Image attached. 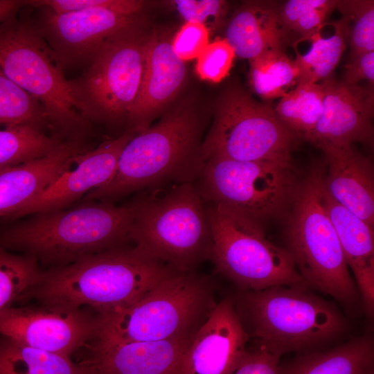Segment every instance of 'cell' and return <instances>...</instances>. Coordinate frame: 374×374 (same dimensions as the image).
Returning a JSON list of instances; mask_svg holds the SVG:
<instances>
[{"mask_svg": "<svg viewBox=\"0 0 374 374\" xmlns=\"http://www.w3.org/2000/svg\"><path fill=\"white\" fill-rule=\"evenodd\" d=\"M365 374H374V371H373V368L370 369L367 373H366Z\"/></svg>", "mask_w": 374, "mask_h": 374, "instance_id": "60d3db41", "label": "cell"}, {"mask_svg": "<svg viewBox=\"0 0 374 374\" xmlns=\"http://www.w3.org/2000/svg\"><path fill=\"white\" fill-rule=\"evenodd\" d=\"M215 294L210 277L180 273L128 307L100 316L98 337L123 341L191 340L216 306Z\"/></svg>", "mask_w": 374, "mask_h": 374, "instance_id": "ba28073f", "label": "cell"}, {"mask_svg": "<svg viewBox=\"0 0 374 374\" xmlns=\"http://www.w3.org/2000/svg\"><path fill=\"white\" fill-rule=\"evenodd\" d=\"M280 357L258 347L247 353L231 374H278Z\"/></svg>", "mask_w": 374, "mask_h": 374, "instance_id": "74e56055", "label": "cell"}, {"mask_svg": "<svg viewBox=\"0 0 374 374\" xmlns=\"http://www.w3.org/2000/svg\"><path fill=\"white\" fill-rule=\"evenodd\" d=\"M202 123L190 109H179L157 123L135 133L119 156L105 185L83 202H112L134 193L194 182L204 166Z\"/></svg>", "mask_w": 374, "mask_h": 374, "instance_id": "3957f363", "label": "cell"}, {"mask_svg": "<svg viewBox=\"0 0 374 374\" xmlns=\"http://www.w3.org/2000/svg\"><path fill=\"white\" fill-rule=\"evenodd\" d=\"M373 362V339L364 335L329 350L300 353L279 364L278 374H365Z\"/></svg>", "mask_w": 374, "mask_h": 374, "instance_id": "cb8c5ba5", "label": "cell"}, {"mask_svg": "<svg viewBox=\"0 0 374 374\" xmlns=\"http://www.w3.org/2000/svg\"><path fill=\"white\" fill-rule=\"evenodd\" d=\"M323 101L320 118L305 139L317 148L373 141V86L352 85L332 76L320 83Z\"/></svg>", "mask_w": 374, "mask_h": 374, "instance_id": "2e32d148", "label": "cell"}, {"mask_svg": "<svg viewBox=\"0 0 374 374\" xmlns=\"http://www.w3.org/2000/svg\"><path fill=\"white\" fill-rule=\"evenodd\" d=\"M209 44L206 26L186 22L172 40L173 50L183 61L197 58Z\"/></svg>", "mask_w": 374, "mask_h": 374, "instance_id": "d590c367", "label": "cell"}, {"mask_svg": "<svg viewBox=\"0 0 374 374\" xmlns=\"http://www.w3.org/2000/svg\"><path fill=\"white\" fill-rule=\"evenodd\" d=\"M348 20L352 56L374 51V1H337V8Z\"/></svg>", "mask_w": 374, "mask_h": 374, "instance_id": "d6a6232c", "label": "cell"}, {"mask_svg": "<svg viewBox=\"0 0 374 374\" xmlns=\"http://www.w3.org/2000/svg\"><path fill=\"white\" fill-rule=\"evenodd\" d=\"M135 133L127 129L119 136L104 141L96 148L80 154L73 168L72 166L62 172L39 195L1 222L66 208L90 191L103 186L112 177L123 148Z\"/></svg>", "mask_w": 374, "mask_h": 374, "instance_id": "9a60e30c", "label": "cell"}, {"mask_svg": "<svg viewBox=\"0 0 374 374\" xmlns=\"http://www.w3.org/2000/svg\"><path fill=\"white\" fill-rule=\"evenodd\" d=\"M18 14L0 24V71L42 105L52 135L87 142L92 125L79 113L60 62L32 21Z\"/></svg>", "mask_w": 374, "mask_h": 374, "instance_id": "8992f818", "label": "cell"}, {"mask_svg": "<svg viewBox=\"0 0 374 374\" xmlns=\"http://www.w3.org/2000/svg\"><path fill=\"white\" fill-rule=\"evenodd\" d=\"M323 101L320 83L296 84L280 98L274 111L287 129L305 141L320 118Z\"/></svg>", "mask_w": 374, "mask_h": 374, "instance_id": "83f0119b", "label": "cell"}, {"mask_svg": "<svg viewBox=\"0 0 374 374\" xmlns=\"http://www.w3.org/2000/svg\"><path fill=\"white\" fill-rule=\"evenodd\" d=\"M306 287L247 290L234 299L240 321L258 347L280 357L317 350L343 333L346 321L340 312Z\"/></svg>", "mask_w": 374, "mask_h": 374, "instance_id": "5b68a950", "label": "cell"}, {"mask_svg": "<svg viewBox=\"0 0 374 374\" xmlns=\"http://www.w3.org/2000/svg\"><path fill=\"white\" fill-rule=\"evenodd\" d=\"M235 57L233 49L225 39L215 40L197 58L196 72L202 80L219 82L229 75Z\"/></svg>", "mask_w": 374, "mask_h": 374, "instance_id": "e575fe53", "label": "cell"}, {"mask_svg": "<svg viewBox=\"0 0 374 374\" xmlns=\"http://www.w3.org/2000/svg\"><path fill=\"white\" fill-rule=\"evenodd\" d=\"M64 142L55 136L28 125L0 127V168L44 157Z\"/></svg>", "mask_w": 374, "mask_h": 374, "instance_id": "f1b7e54d", "label": "cell"}, {"mask_svg": "<svg viewBox=\"0 0 374 374\" xmlns=\"http://www.w3.org/2000/svg\"><path fill=\"white\" fill-rule=\"evenodd\" d=\"M299 141L270 105L257 101L241 88L232 87L217 103L202 152L204 161L218 157L293 163L292 153Z\"/></svg>", "mask_w": 374, "mask_h": 374, "instance_id": "8fae6325", "label": "cell"}, {"mask_svg": "<svg viewBox=\"0 0 374 374\" xmlns=\"http://www.w3.org/2000/svg\"><path fill=\"white\" fill-rule=\"evenodd\" d=\"M17 125L48 130L42 105L0 71V127Z\"/></svg>", "mask_w": 374, "mask_h": 374, "instance_id": "4dcf8cb0", "label": "cell"}, {"mask_svg": "<svg viewBox=\"0 0 374 374\" xmlns=\"http://www.w3.org/2000/svg\"><path fill=\"white\" fill-rule=\"evenodd\" d=\"M344 82L352 85L366 80L369 84H374V51L352 56L345 65Z\"/></svg>", "mask_w": 374, "mask_h": 374, "instance_id": "f35d334b", "label": "cell"}, {"mask_svg": "<svg viewBox=\"0 0 374 374\" xmlns=\"http://www.w3.org/2000/svg\"><path fill=\"white\" fill-rule=\"evenodd\" d=\"M323 202L353 271L367 315L374 310L373 227L335 201L323 184Z\"/></svg>", "mask_w": 374, "mask_h": 374, "instance_id": "7402d4cb", "label": "cell"}, {"mask_svg": "<svg viewBox=\"0 0 374 374\" xmlns=\"http://www.w3.org/2000/svg\"><path fill=\"white\" fill-rule=\"evenodd\" d=\"M127 204L86 201L72 208L0 222V247L33 256L47 269L130 244Z\"/></svg>", "mask_w": 374, "mask_h": 374, "instance_id": "7a4b0ae2", "label": "cell"}, {"mask_svg": "<svg viewBox=\"0 0 374 374\" xmlns=\"http://www.w3.org/2000/svg\"><path fill=\"white\" fill-rule=\"evenodd\" d=\"M249 338L234 299H222L190 341L180 374H231L248 353Z\"/></svg>", "mask_w": 374, "mask_h": 374, "instance_id": "e0dca14e", "label": "cell"}, {"mask_svg": "<svg viewBox=\"0 0 374 374\" xmlns=\"http://www.w3.org/2000/svg\"><path fill=\"white\" fill-rule=\"evenodd\" d=\"M300 181L294 163L212 157L193 184L204 203L263 224L287 219Z\"/></svg>", "mask_w": 374, "mask_h": 374, "instance_id": "9c48e42d", "label": "cell"}, {"mask_svg": "<svg viewBox=\"0 0 374 374\" xmlns=\"http://www.w3.org/2000/svg\"><path fill=\"white\" fill-rule=\"evenodd\" d=\"M36 9V8H35ZM31 20L54 52L63 70L87 64L110 38L137 24L136 15L96 8L56 14L39 8Z\"/></svg>", "mask_w": 374, "mask_h": 374, "instance_id": "5bb4252c", "label": "cell"}, {"mask_svg": "<svg viewBox=\"0 0 374 374\" xmlns=\"http://www.w3.org/2000/svg\"><path fill=\"white\" fill-rule=\"evenodd\" d=\"M26 7V0H0V24L17 15Z\"/></svg>", "mask_w": 374, "mask_h": 374, "instance_id": "ab89813d", "label": "cell"}, {"mask_svg": "<svg viewBox=\"0 0 374 374\" xmlns=\"http://www.w3.org/2000/svg\"><path fill=\"white\" fill-rule=\"evenodd\" d=\"M335 33L323 37L319 32L309 39L312 44L304 55L296 51L294 63L298 70L297 84L318 83L331 76L346 48L348 20L342 17L334 23Z\"/></svg>", "mask_w": 374, "mask_h": 374, "instance_id": "484cf974", "label": "cell"}, {"mask_svg": "<svg viewBox=\"0 0 374 374\" xmlns=\"http://www.w3.org/2000/svg\"><path fill=\"white\" fill-rule=\"evenodd\" d=\"M278 5L268 1H247L235 11L225 38L235 56L251 60L266 51H284L288 36L280 25Z\"/></svg>", "mask_w": 374, "mask_h": 374, "instance_id": "603a6c76", "label": "cell"}, {"mask_svg": "<svg viewBox=\"0 0 374 374\" xmlns=\"http://www.w3.org/2000/svg\"><path fill=\"white\" fill-rule=\"evenodd\" d=\"M325 169L317 162L301 179L286 219V249L307 286L350 308L358 292L323 202Z\"/></svg>", "mask_w": 374, "mask_h": 374, "instance_id": "52a82bcc", "label": "cell"}, {"mask_svg": "<svg viewBox=\"0 0 374 374\" xmlns=\"http://www.w3.org/2000/svg\"><path fill=\"white\" fill-rule=\"evenodd\" d=\"M87 142L65 141L48 154L16 166L0 168V222L39 195L70 168Z\"/></svg>", "mask_w": 374, "mask_h": 374, "instance_id": "44dd1931", "label": "cell"}, {"mask_svg": "<svg viewBox=\"0 0 374 374\" xmlns=\"http://www.w3.org/2000/svg\"><path fill=\"white\" fill-rule=\"evenodd\" d=\"M180 273L127 244L66 266L42 269L19 301L89 307L103 317L128 307L162 281Z\"/></svg>", "mask_w": 374, "mask_h": 374, "instance_id": "6da1fadb", "label": "cell"}, {"mask_svg": "<svg viewBox=\"0 0 374 374\" xmlns=\"http://www.w3.org/2000/svg\"><path fill=\"white\" fill-rule=\"evenodd\" d=\"M100 328V316L84 308L40 304L12 306L0 312L1 336L69 357L93 341Z\"/></svg>", "mask_w": 374, "mask_h": 374, "instance_id": "4fadbf2b", "label": "cell"}, {"mask_svg": "<svg viewBox=\"0 0 374 374\" xmlns=\"http://www.w3.org/2000/svg\"><path fill=\"white\" fill-rule=\"evenodd\" d=\"M0 374H87L69 357L43 351L0 335Z\"/></svg>", "mask_w": 374, "mask_h": 374, "instance_id": "d4e9b609", "label": "cell"}, {"mask_svg": "<svg viewBox=\"0 0 374 374\" xmlns=\"http://www.w3.org/2000/svg\"><path fill=\"white\" fill-rule=\"evenodd\" d=\"M27 7L45 8L56 14L68 13L96 8H105L118 12L136 15L145 2L139 0H26Z\"/></svg>", "mask_w": 374, "mask_h": 374, "instance_id": "836d02e7", "label": "cell"}, {"mask_svg": "<svg viewBox=\"0 0 374 374\" xmlns=\"http://www.w3.org/2000/svg\"><path fill=\"white\" fill-rule=\"evenodd\" d=\"M149 36L138 24L107 40L69 83L81 116L89 123H127L140 89Z\"/></svg>", "mask_w": 374, "mask_h": 374, "instance_id": "30bf717a", "label": "cell"}, {"mask_svg": "<svg viewBox=\"0 0 374 374\" xmlns=\"http://www.w3.org/2000/svg\"><path fill=\"white\" fill-rule=\"evenodd\" d=\"M325 155L324 188L340 205L374 227V171L371 160L347 146L320 148Z\"/></svg>", "mask_w": 374, "mask_h": 374, "instance_id": "ffe728a7", "label": "cell"}, {"mask_svg": "<svg viewBox=\"0 0 374 374\" xmlns=\"http://www.w3.org/2000/svg\"><path fill=\"white\" fill-rule=\"evenodd\" d=\"M204 204L213 236L211 260L217 273L243 291L306 285L289 251L267 238L263 224Z\"/></svg>", "mask_w": 374, "mask_h": 374, "instance_id": "7c38bea8", "label": "cell"}, {"mask_svg": "<svg viewBox=\"0 0 374 374\" xmlns=\"http://www.w3.org/2000/svg\"><path fill=\"white\" fill-rule=\"evenodd\" d=\"M186 76V67L175 53L172 41L163 34L148 37L141 83L129 112L127 129L140 132L177 94Z\"/></svg>", "mask_w": 374, "mask_h": 374, "instance_id": "d6986e66", "label": "cell"}, {"mask_svg": "<svg viewBox=\"0 0 374 374\" xmlns=\"http://www.w3.org/2000/svg\"><path fill=\"white\" fill-rule=\"evenodd\" d=\"M337 5L332 0H289L278 5L279 21L288 37L294 33L309 39L321 31Z\"/></svg>", "mask_w": 374, "mask_h": 374, "instance_id": "1f68e13d", "label": "cell"}, {"mask_svg": "<svg viewBox=\"0 0 374 374\" xmlns=\"http://www.w3.org/2000/svg\"><path fill=\"white\" fill-rule=\"evenodd\" d=\"M176 9L186 22H195L206 26L211 18L219 19L226 12V2L220 0H176Z\"/></svg>", "mask_w": 374, "mask_h": 374, "instance_id": "8d00e7d4", "label": "cell"}, {"mask_svg": "<svg viewBox=\"0 0 374 374\" xmlns=\"http://www.w3.org/2000/svg\"><path fill=\"white\" fill-rule=\"evenodd\" d=\"M127 205L129 240L139 249L181 273L211 260V229L193 184L141 191Z\"/></svg>", "mask_w": 374, "mask_h": 374, "instance_id": "277c9868", "label": "cell"}, {"mask_svg": "<svg viewBox=\"0 0 374 374\" xmlns=\"http://www.w3.org/2000/svg\"><path fill=\"white\" fill-rule=\"evenodd\" d=\"M249 61L251 87L265 100L282 98L297 84L298 70L294 60L283 50L266 51Z\"/></svg>", "mask_w": 374, "mask_h": 374, "instance_id": "4316f807", "label": "cell"}, {"mask_svg": "<svg viewBox=\"0 0 374 374\" xmlns=\"http://www.w3.org/2000/svg\"><path fill=\"white\" fill-rule=\"evenodd\" d=\"M191 340L123 341L97 337L88 346L90 357L81 365L87 374H180Z\"/></svg>", "mask_w": 374, "mask_h": 374, "instance_id": "ac0fdd59", "label": "cell"}, {"mask_svg": "<svg viewBox=\"0 0 374 374\" xmlns=\"http://www.w3.org/2000/svg\"><path fill=\"white\" fill-rule=\"evenodd\" d=\"M41 271L33 256L0 247V312L19 301Z\"/></svg>", "mask_w": 374, "mask_h": 374, "instance_id": "f546056e", "label": "cell"}]
</instances>
